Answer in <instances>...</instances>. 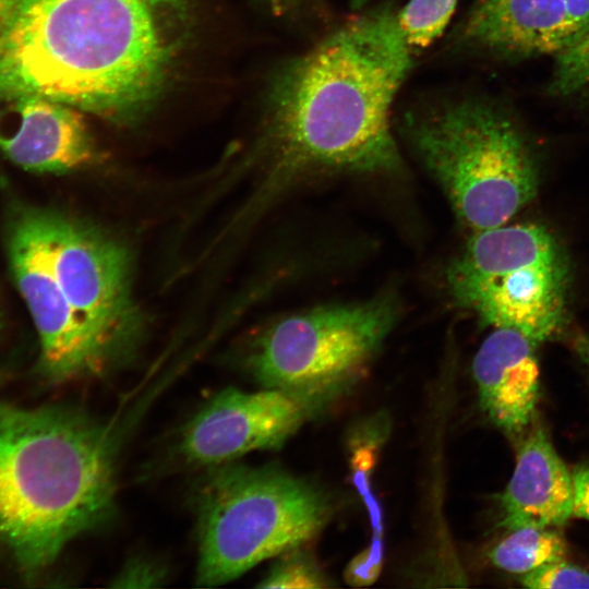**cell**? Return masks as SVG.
Segmentation results:
<instances>
[{
	"instance_id": "6da1fadb",
	"label": "cell",
	"mask_w": 589,
	"mask_h": 589,
	"mask_svg": "<svg viewBox=\"0 0 589 589\" xmlns=\"http://www.w3.org/2000/svg\"><path fill=\"white\" fill-rule=\"evenodd\" d=\"M413 55L397 11L383 8L344 24L291 60L272 96L274 178L399 172L390 115Z\"/></svg>"
},
{
	"instance_id": "7a4b0ae2",
	"label": "cell",
	"mask_w": 589,
	"mask_h": 589,
	"mask_svg": "<svg viewBox=\"0 0 589 589\" xmlns=\"http://www.w3.org/2000/svg\"><path fill=\"white\" fill-rule=\"evenodd\" d=\"M130 418L0 406V540L24 572L46 568L111 517Z\"/></svg>"
},
{
	"instance_id": "3957f363",
	"label": "cell",
	"mask_w": 589,
	"mask_h": 589,
	"mask_svg": "<svg viewBox=\"0 0 589 589\" xmlns=\"http://www.w3.org/2000/svg\"><path fill=\"white\" fill-rule=\"evenodd\" d=\"M190 17L191 0H28L25 47L50 99L128 120L168 82Z\"/></svg>"
},
{
	"instance_id": "277c9868",
	"label": "cell",
	"mask_w": 589,
	"mask_h": 589,
	"mask_svg": "<svg viewBox=\"0 0 589 589\" xmlns=\"http://www.w3.org/2000/svg\"><path fill=\"white\" fill-rule=\"evenodd\" d=\"M405 127L418 157L474 232L505 225L536 196L539 176L530 146L493 104L450 100L408 118Z\"/></svg>"
},
{
	"instance_id": "5b68a950",
	"label": "cell",
	"mask_w": 589,
	"mask_h": 589,
	"mask_svg": "<svg viewBox=\"0 0 589 589\" xmlns=\"http://www.w3.org/2000/svg\"><path fill=\"white\" fill-rule=\"evenodd\" d=\"M200 587L233 580L315 537L330 513L324 493L274 467H211L196 498Z\"/></svg>"
},
{
	"instance_id": "8992f818",
	"label": "cell",
	"mask_w": 589,
	"mask_h": 589,
	"mask_svg": "<svg viewBox=\"0 0 589 589\" xmlns=\"http://www.w3.org/2000/svg\"><path fill=\"white\" fill-rule=\"evenodd\" d=\"M397 314V301L384 294L292 315L262 335L248 369L264 388L287 394L315 414L360 380Z\"/></svg>"
},
{
	"instance_id": "52a82bcc",
	"label": "cell",
	"mask_w": 589,
	"mask_h": 589,
	"mask_svg": "<svg viewBox=\"0 0 589 589\" xmlns=\"http://www.w3.org/2000/svg\"><path fill=\"white\" fill-rule=\"evenodd\" d=\"M450 294L483 323L513 328L539 345L563 326L569 267L543 226H500L476 232L447 272Z\"/></svg>"
},
{
	"instance_id": "ba28073f",
	"label": "cell",
	"mask_w": 589,
	"mask_h": 589,
	"mask_svg": "<svg viewBox=\"0 0 589 589\" xmlns=\"http://www.w3.org/2000/svg\"><path fill=\"white\" fill-rule=\"evenodd\" d=\"M51 264L73 311L111 369L134 349L141 318L122 247L89 226L45 209Z\"/></svg>"
},
{
	"instance_id": "9c48e42d",
	"label": "cell",
	"mask_w": 589,
	"mask_h": 589,
	"mask_svg": "<svg viewBox=\"0 0 589 589\" xmlns=\"http://www.w3.org/2000/svg\"><path fill=\"white\" fill-rule=\"evenodd\" d=\"M5 251L15 286L38 333L39 373L58 384L109 371L104 354L73 311L55 274L45 208L13 206L5 228Z\"/></svg>"
},
{
	"instance_id": "30bf717a",
	"label": "cell",
	"mask_w": 589,
	"mask_h": 589,
	"mask_svg": "<svg viewBox=\"0 0 589 589\" xmlns=\"http://www.w3.org/2000/svg\"><path fill=\"white\" fill-rule=\"evenodd\" d=\"M308 417L302 406L280 390L229 387L184 425L178 450L196 467L232 462L253 450L279 448Z\"/></svg>"
},
{
	"instance_id": "8fae6325",
	"label": "cell",
	"mask_w": 589,
	"mask_h": 589,
	"mask_svg": "<svg viewBox=\"0 0 589 589\" xmlns=\"http://www.w3.org/2000/svg\"><path fill=\"white\" fill-rule=\"evenodd\" d=\"M578 34L565 0H473L457 39L481 53L521 60L554 57Z\"/></svg>"
},
{
	"instance_id": "7c38bea8",
	"label": "cell",
	"mask_w": 589,
	"mask_h": 589,
	"mask_svg": "<svg viewBox=\"0 0 589 589\" xmlns=\"http://www.w3.org/2000/svg\"><path fill=\"white\" fill-rule=\"evenodd\" d=\"M13 104L14 123H0V152L16 166L32 172L59 173L97 159L76 108L41 96H26Z\"/></svg>"
},
{
	"instance_id": "4fadbf2b",
	"label": "cell",
	"mask_w": 589,
	"mask_h": 589,
	"mask_svg": "<svg viewBox=\"0 0 589 589\" xmlns=\"http://www.w3.org/2000/svg\"><path fill=\"white\" fill-rule=\"evenodd\" d=\"M537 346L516 329L496 327L472 362L482 410L510 436L522 434L534 418L540 392Z\"/></svg>"
},
{
	"instance_id": "5bb4252c",
	"label": "cell",
	"mask_w": 589,
	"mask_h": 589,
	"mask_svg": "<svg viewBox=\"0 0 589 589\" xmlns=\"http://www.w3.org/2000/svg\"><path fill=\"white\" fill-rule=\"evenodd\" d=\"M573 516L572 473L540 428L522 438L513 476L500 498V526L560 527Z\"/></svg>"
},
{
	"instance_id": "9a60e30c",
	"label": "cell",
	"mask_w": 589,
	"mask_h": 589,
	"mask_svg": "<svg viewBox=\"0 0 589 589\" xmlns=\"http://www.w3.org/2000/svg\"><path fill=\"white\" fill-rule=\"evenodd\" d=\"M566 554L564 538L551 527H522L508 531L488 555L496 567L522 575Z\"/></svg>"
},
{
	"instance_id": "2e32d148",
	"label": "cell",
	"mask_w": 589,
	"mask_h": 589,
	"mask_svg": "<svg viewBox=\"0 0 589 589\" xmlns=\"http://www.w3.org/2000/svg\"><path fill=\"white\" fill-rule=\"evenodd\" d=\"M457 4L458 0H409L397 11L401 31L414 52L442 35Z\"/></svg>"
},
{
	"instance_id": "e0dca14e",
	"label": "cell",
	"mask_w": 589,
	"mask_h": 589,
	"mask_svg": "<svg viewBox=\"0 0 589 589\" xmlns=\"http://www.w3.org/2000/svg\"><path fill=\"white\" fill-rule=\"evenodd\" d=\"M548 93L560 98H589V26L554 56Z\"/></svg>"
},
{
	"instance_id": "ac0fdd59",
	"label": "cell",
	"mask_w": 589,
	"mask_h": 589,
	"mask_svg": "<svg viewBox=\"0 0 589 589\" xmlns=\"http://www.w3.org/2000/svg\"><path fill=\"white\" fill-rule=\"evenodd\" d=\"M259 588H323L328 584L309 555L296 549L284 553Z\"/></svg>"
},
{
	"instance_id": "d6986e66",
	"label": "cell",
	"mask_w": 589,
	"mask_h": 589,
	"mask_svg": "<svg viewBox=\"0 0 589 589\" xmlns=\"http://www.w3.org/2000/svg\"><path fill=\"white\" fill-rule=\"evenodd\" d=\"M520 584L532 589L589 588V572L560 560L522 574Z\"/></svg>"
},
{
	"instance_id": "ffe728a7",
	"label": "cell",
	"mask_w": 589,
	"mask_h": 589,
	"mask_svg": "<svg viewBox=\"0 0 589 589\" xmlns=\"http://www.w3.org/2000/svg\"><path fill=\"white\" fill-rule=\"evenodd\" d=\"M167 579V572L160 563L136 556L129 560L112 578L115 588H155L161 587Z\"/></svg>"
},
{
	"instance_id": "44dd1931",
	"label": "cell",
	"mask_w": 589,
	"mask_h": 589,
	"mask_svg": "<svg viewBox=\"0 0 589 589\" xmlns=\"http://www.w3.org/2000/svg\"><path fill=\"white\" fill-rule=\"evenodd\" d=\"M383 560V544L380 537H374L372 544L357 555L345 572L346 580L353 586H366L376 580Z\"/></svg>"
},
{
	"instance_id": "7402d4cb",
	"label": "cell",
	"mask_w": 589,
	"mask_h": 589,
	"mask_svg": "<svg viewBox=\"0 0 589 589\" xmlns=\"http://www.w3.org/2000/svg\"><path fill=\"white\" fill-rule=\"evenodd\" d=\"M570 473L573 516L589 520V465L578 466Z\"/></svg>"
},
{
	"instance_id": "603a6c76",
	"label": "cell",
	"mask_w": 589,
	"mask_h": 589,
	"mask_svg": "<svg viewBox=\"0 0 589 589\" xmlns=\"http://www.w3.org/2000/svg\"><path fill=\"white\" fill-rule=\"evenodd\" d=\"M565 1L580 34L587 26H589V0Z\"/></svg>"
},
{
	"instance_id": "cb8c5ba5",
	"label": "cell",
	"mask_w": 589,
	"mask_h": 589,
	"mask_svg": "<svg viewBox=\"0 0 589 589\" xmlns=\"http://www.w3.org/2000/svg\"><path fill=\"white\" fill-rule=\"evenodd\" d=\"M22 0H0V32L5 27Z\"/></svg>"
},
{
	"instance_id": "d4e9b609",
	"label": "cell",
	"mask_w": 589,
	"mask_h": 589,
	"mask_svg": "<svg viewBox=\"0 0 589 589\" xmlns=\"http://www.w3.org/2000/svg\"><path fill=\"white\" fill-rule=\"evenodd\" d=\"M574 348L589 370V335H579L574 341Z\"/></svg>"
},
{
	"instance_id": "484cf974",
	"label": "cell",
	"mask_w": 589,
	"mask_h": 589,
	"mask_svg": "<svg viewBox=\"0 0 589 589\" xmlns=\"http://www.w3.org/2000/svg\"><path fill=\"white\" fill-rule=\"evenodd\" d=\"M274 4L275 7L285 8L288 5H292V3L297 2L298 0H266Z\"/></svg>"
}]
</instances>
